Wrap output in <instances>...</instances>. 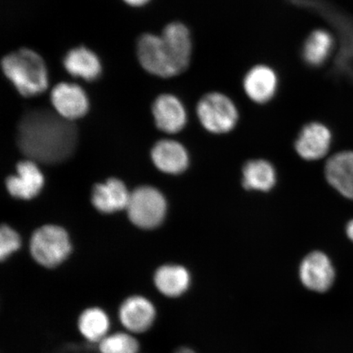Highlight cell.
I'll return each instance as SVG.
<instances>
[{
	"label": "cell",
	"mask_w": 353,
	"mask_h": 353,
	"mask_svg": "<svg viewBox=\"0 0 353 353\" xmlns=\"http://www.w3.org/2000/svg\"><path fill=\"white\" fill-rule=\"evenodd\" d=\"M63 66L70 76L94 81L103 72L98 55L86 47H77L70 50L63 59Z\"/></svg>",
	"instance_id": "18"
},
{
	"label": "cell",
	"mask_w": 353,
	"mask_h": 353,
	"mask_svg": "<svg viewBox=\"0 0 353 353\" xmlns=\"http://www.w3.org/2000/svg\"><path fill=\"white\" fill-rule=\"evenodd\" d=\"M299 276L306 288L323 293L333 285L335 272L327 255L321 251H313L300 265Z\"/></svg>",
	"instance_id": "8"
},
{
	"label": "cell",
	"mask_w": 353,
	"mask_h": 353,
	"mask_svg": "<svg viewBox=\"0 0 353 353\" xmlns=\"http://www.w3.org/2000/svg\"><path fill=\"white\" fill-rule=\"evenodd\" d=\"M153 284L158 292L164 296L179 298L189 289L191 276L186 268L176 264H165L154 271Z\"/></svg>",
	"instance_id": "17"
},
{
	"label": "cell",
	"mask_w": 353,
	"mask_h": 353,
	"mask_svg": "<svg viewBox=\"0 0 353 353\" xmlns=\"http://www.w3.org/2000/svg\"><path fill=\"white\" fill-rule=\"evenodd\" d=\"M175 353H196L188 347H180Z\"/></svg>",
	"instance_id": "26"
},
{
	"label": "cell",
	"mask_w": 353,
	"mask_h": 353,
	"mask_svg": "<svg viewBox=\"0 0 353 353\" xmlns=\"http://www.w3.org/2000/svg\"><path fill=\"white\" fill-rule=\"evenodd\" d=\"M99 353H139L136 335L126 330L110 333L98 344Z\"/></svg>",
	"instance_id": "22"
},
{
	"label": "cell",
	"mask_w": 353,
	"mask_h": 353,
	"mask_svg": "<svg viewBox=\"0 0 353 353\" xmlns=\"http://www.w3.org/2000/svg\"><path fill=\"white\" fill-rule=\"evenodd\" d=\"M117 315L125 330L138 335L147 333L152 328L157 311L151 299L142 294H132L123 300Z\"/></svg>",
	"instance_id": "7"
},
{
	"label": "cell",
	"mask_w": 353,
	"mask_h": 353,
	"mask_svg": "<svg viewBox=\"0 0 353 353\" xmlns=\"http://www.w3.org/2000/svg\"><path fill=\"white\" fill-rule=\"evenodd\" d=\"M128 6L132 7H143L150 2V0H123Z\"/></svg>",
	"instance_id": "24"
},
{
	"label": "cell",
	"mask_w": 353,
	"mask_h": 353,
	"mask_svg": "<svg viewBox=\"0 0 353 353\" xmlns=\"http://www.w3.org/2000/svg\"><path fill=\"white\" fill-rule=\"evenodd\" d=\"M152 113L158 129L166 134H176L186 125L187 110L182 101L173 94L159 96L154 101Z\"/></svg>",
	"instance_id": "13"
},
{
	"label": "cell",
	"mask_w": 353,
	"mask_h": 353,
	"mask_svg": "<svg viewBox=\"0 0 353 353\" xmlns=\"http://www.w3.org/2000/svg\"><path fill=\"white\" fill-rule=\"evenodd\" d=\"M332 143V134L327 127L319 122L304 126L296 141L295 150L299 156L308 161H319L328 153Z\"/></svg>",
	"instance_id": "10"
},
{
	"label": "cell",
	"mask_w": 353,
	"mask_h": 353,
	"mask_svg": "<svg viewBox=\"0 0 353 353\" xmlns=\"http://www.w3.org/2000/svg\"><path fill=\"white\" fill-rule=\"evenodd\" d=\"M2 70L17 92L26 98L43 94L48 87V70L41 55L30 48L3 57Z\"/></svg>",
	"instance_id": "3"
},
{
	"label": "cell",
	"mask_w": 353,
	"mask_h": 353,
	"mask_svg": "<svg viewBox=\"0 0 353 353\" xmlns=\"http://www.w3.org/2000/svg\"><path fill=\"white\" fill-rule=\"evenodd\" d=\"M44 184L43 175L37 162L32 160L21 161L17 165L16 174L8 176L6 187L13 197L30 200L39 195Z\"/></svg>",
	"instance_id": "12"
},
{
	"label": "cell",
	"mask_w": 353,
	"mask_h": 353,
	"mask_svg": "<svg viewBox=\"0 0 353 353\" xmlns=\"http://www.w3.org/2000/svg\"><path fill=\"white\" fill-rule=\"evenodd\" d=\"M110 326L108 313L99 306L88 307L78 316L79 333L86 341L97 345L110 333Z\"/></svg>",
	"instance_id": "19"
},
{
	"label": "cell",
	"mask_w": 353,
	"mask_h": 353,
	"mask_svg": "<svg viewBox=\"0 0 353 353\" xmlns=\"http://www.w3.org/2000/svg\"><path fill=\"white\" fill-rule=\"evenodd\" d=\"M279 79L276 70L268 65H256L243 79V88L248 98L258 104H265L274 98Z\"/></svg>",
	"instance_id": "11"
},
{
	"label": "cell",
	"mask_w": 353,
	"mask_h": 353,
	"mask_svg": "<svg viewBox=\"0 0 353 353\" xmlns=\"http://www.w3.org/2000/svg\"><path fill=\"white\" fill-rule=\"evenodd\" d=\"M72 245L68 232L55 225H46L33 233L30 253L35 263L44 268L60 266L72 254Z\"/></svg>",
	"instance_id": "4"
},
{
	"label": "cell",
	"mask_w": 353,
	"mask_h": 353,
	"mask_svg": "<svg viewBox=\"0 0 353 353\" xmlns=\"http://www.w3.org/2000/svg\"><path fill=\"white\" fill-rule=\"evenodd\" d=\"M192 39L186 30L167 28L160 35H141L137 54L143 68L161 78L179 76L188 68L192 55Z\"/></svg>",
	"instance_id": "2"
},
{
	"label": "cell",
	"mask_w": 353,
	"mask_h": 353,
	"mask_svg": "<svg viewBox=\"0 0 353 353\" xmlns=\"http://www.w3.org/2000/svg\"><path fill=\"white\" fill-rule=\"evenodd\" d=\"M242 175L243 187L253 191H270L276 183L274 166L262 159L246 162L243 167Z\"/></svg>",
	"instance_id": "20"
},
{
	"label": "cell",
	"mask_w": 353,
	"mask_h": 353,
	"mask_svg": "<svg viewBox=\"0 0 353 353\" xmlns=\"http://www.w3.org/2000/svg\"><path fill=\"white\" fill-rule=\"evenodd\" d=\"M332 34L324 29H317L308 35L303 43L302 56L304 61L313 68L323 65L334 51Z\"/></svg>",
	"instance_id": "21"
},
{
	"label": "cell",
	"mask_w": 353,
	"mask_h": 353,
	"mask_svg": "<svg viewBox=\"0 0 353 353\" xmlns=\"http://www.w3.org/2000/svg\"><path fill=\"white\" fill-rule=\"evenodd\" d=\"M130 194L121 180L110 179L95 185L92 193V203L101 213L112 214L127 208Z\"/></svg>",
	"instance_id": "16"
},
{
	"label": "cell",
	"mask_w": 353,
	"mask_h": 353,
	"mask_svg": "<svg viewBox=\"0 0 353 353\" xmlns=\"http://www.w3.org/2000/svg\"><path fill=\"white\" fill-rule=\"evenodd\" d=\"M199 121L205 130L214 134L231 132L239 120V112L234 101L219 92L203 96L196 107Z\"/></svg>",
	"instance_id": "5"
},
{
	"label": "cell",
	"mask_w": 353,
	"mask_h": 353,
	"mask_svg": "<svg viewBox=\"0 0 353 353\" xmlns=\"http://www.w3.org/2000/svg\"><path fill=\"white\" fill-rule=\"evenodd\" d=\"M126 210L132 223L150 230L160 226L164 221L167 202L159 190L143 186L135 189L130 194Z\"/></svg>",
	"instance_id": "6"
},
{
	"label": "cell",
	"mask_w": 353,
	"mask_h": 353,
	"mask_svg": "<svg viewBox=\"0 0 353 353\" xmlns=\"http://www.w3.org/2000/svg\"><path fill=\"white\" fill-rule=\"evenodd\" d=\"M325 175L331 187L353 200V152H339L331 157L326 163Z\"/></svg>",
	"instance_id": "14"
},
{
	"label": "cell",
	"mask_w": 353,
	"mask_h": 353,
	"mask_svg": "<svg viewBox=\"0 0 353 353\" xmlns=\"http://www.w3.org/2000/svg\"><path fill=\"white\" fill-rule=\"evenodd\" d=\"M347 236L350 239L353 241V219L350 221L346 227Z\"/></svg>",
	"instance_id": "25"
},
{
	"label": "cell",
	"mask_w": 353,
	"mask_h": 353,
	"mask_svg": "<svg viewBox=\"0 0 353 353\" xmlns=\"http://www.w3.org/2000/svg\"><path fill=\"white\" fill-rule=\"evenodd\" d=\"M50 99L57 114L69 121L83 117L90 108L85 91L76 83H57L52 88Z\"/></svg>",
	"instance_id": "9"
},
{
	"label": "cell",
	"mask_w": 353,
	"mask_h": 353,
	"mask_svg": "<svg viewBox=\"0 0 353 353\" xmlns=\"http://www.w3.org/2000/svg\"><path fill=\"white\" fill-rule=\"evenodd\" d=\"M21 245V237L15 230L3 225L0 232V259L6 261L11 255L19 250Z\"/></svg>",
	"instance_id": "23"
},
{
	"label": "cell",
	"mask_w": 353,
	"mask_h": 353,
	"mask_svg": "<svg viewBox=\"0 0 353 353\" xmlns=\"http://www.w3.org/2000/svg\"><path fill=\"white\" fill-rule=\"evenodd\" d=\"M78 134L72 121L50 110H34L25 114L17 128L21 152L34 162L54 165L72 157Z\"/></svg>",
	"instance_id": "1"
},
{
	"label": "cell",
	"mask_w": 353,
	"mask_h": 353,
	"mask_svg": "<svg viewBox=\"0 0 353 353\" xmlns=\"http://www.w3.org/2000/svg\"><path fill=\"white\" fill-rule=\"evenodd\" d=\"M152 159L157 169L168 174H182L189 165L186 148L174 140H161L154 145Z\"/></svg>",
	"instance_id": "15"
}]
</instances>
